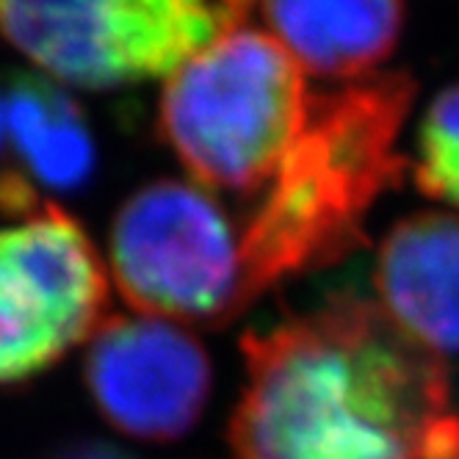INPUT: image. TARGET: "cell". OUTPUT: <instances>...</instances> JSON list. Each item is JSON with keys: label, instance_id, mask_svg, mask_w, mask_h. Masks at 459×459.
Masks as SVG:
<instances>
[{"label": "cell", "instance_id": "cell-1", "mask_svg": "<svg viewBox=\"0 0 459 459\" xmlns=\"http://www.w3.org/2000/svg\"><path fill=\"white\" fill-rule=\"evenodd\" d=\"M233 459H459L443 354L379 302L333 297L241 341Z\"/></svg>", "mask_w": 459, "mask_h": 459}, {"label": "cell", "instance_id": "cell-2", "mask_svg": "<svg viewBox=\"0 0 459 459\" xmlns=\"http://www.w3.org/2000/svg\"><path fill=\"white\" fill-rule=\"evenodd\" d=\"M415 94L418 83L404 70L313 94L297 142L241 224L249 302L290 277L338 264L366 241L368 213L410 169L399 139Z\"/></svg>", "mask_w": 459, "mask_h": 459}, {"label": "cell", "instance_id": "cell-3", "mask_svg": "<svg viewBox=\"0 0 459 459\" xmlns=\"http://www.w3.org/2000/svg\"><path fill=\"white\" fill-rule=\"evenodd\" d=\"M310 100L293 56L244 22L167 78L158 130L196 186L257 194L297 142Z\"/></svg>", "mask_w": 459, "mask_h": 459}, {"label": "cell", "instance_id": "cell-4", "mask_svg": "<svg viewBox=\"0 0 459 459\" xmlns=\"http://www.w3.org/2000/svg\"><path fill=\"white\" fill-rule=\"evenodd\" d=\"M249 12L252 6L238 0H0V34L45 78L108 91L175 75L196 53L244 25Z\"/></svg>", "mask_w": 459, "mask_h": 459}, {"label": "cell", "instance_id": "cell-5", "mask_svg": "<svg viewBox=\"0 0 459 459\" xmlns=\"http://www.w3.org/2000/svg\"><path fill=\"white\" fill-rule=\"evenodd\" d=\"M108 272L139 316L180 326H224L252 305L241 227L208 188L186 180H152L122 203Z\"/></svg>", "mask_w": 459, "mask_h": 459}, {"label": "cell", "instance_id": "cell-6", "mask_svg": "<svg viewBox=\"0 0 459 459\" xmlns=\"http://www.w3.org/2000/svg\"><path fill=\"white\" fill-rule=\"evenodd\" d=\"M108 318V272L89 233L61 205L0 230V385L28 382Z\"/></svg>", "mask_w": 459, "mask_h": 459}, {"label": "cell", "instance_id": "cell-7", "mask_svg": "<svg viewBox=\"0 0 459 459\" xmlns=\"http://www.w3.org/2000/svg\"><path fill=\"white\" fill-rule=\"evenodd\" d=\"M83 379L114 429L147 443H172L203 418L213 366L205 346L180 324L108 316L86 343Z\"/></svg>", "mask_w": 459, "mask_h": 459}, {"label": "cell", "instance_id": "cell-8", "mask_svg": "<svg viewBox=\"0 0 459 459\" xmlns=\"http://www.w3.org/2000/svg\"><path fill=\"white\" fill-rule=\"evenodd\" d=\"M374 285L379 307L437 354H459V213L420 211L385 236Z\"/></svg>", "mask_w": 459, "mask_h": 459}, {"label": "cell", "instance_id": "cell-9", "mask_svg": "<svg viewBox=\"0 0 459 459\" xmlns=\"http://www.w3.org/2000/svg\"><path fill=\"white\" fill-rule=\"evenodd\" d=\"M269 34L293 56L302 73L357 81L379 73L396 50L407 9L399 0H354V4H264Z\"/></svg>", "mask_w": 459, "mask_h": 459}, {"label": "cell", "instance_id": "cell-10", "mask_svg": "<svg viewBox=\"0 0 459 459\" xmlns=\"http://www.w3.org/2000/svg\"><path fill=\"white\" fill-rule=\"evenodd\" d=\"M4 97L9 150L20 160L17 172L37 191L70 194L83 188L94 175L97 150L75 97L37 73H14Z\"/></svg>", "mask_w": 459, "mask_h": 459}, {"label": "cell", "instance_id": "cell-11", "mask_svg": "<svg viewBox=\"0 0 459 459\" xmlns=\"http://www.w3.org/2000/svg\"><path fill=\"white\" fill-rule=\"evenodd\" d=\"M410 172L420 194L459 208V83L437 91L426 108Z\"/></svg>", "mask_w": 459, "mask_h": 459}, {"label": "cell", "instance_id": "cell-12", "mask_svg": "<svg viewBox=\"0 0 459 459\" xmlns=\"http://www.w3.org/2000/svg\"><path fill=\"white\" fill-rule=\"evenodd\" d=\"M53 459H134V456L122 451L119 446H111L103 440H83V443H73L67 448H61Z\"/></svg>", "mask_w": 459, "mask_h": 459}, {"label": "cell", "instance_id": "cell-13", "mask_svg": "<svg viewBox=\"0 0 459 459\" xmlns=\"http://www.w3.org/2000/svg\"><path fill=\"white\" fill-rule=\"evenodd\" d=\"M9 150V122H6V97L0 94V160Z\"/></svg>", "mask_w": 459, "mask_h": 459}]
</instances>
